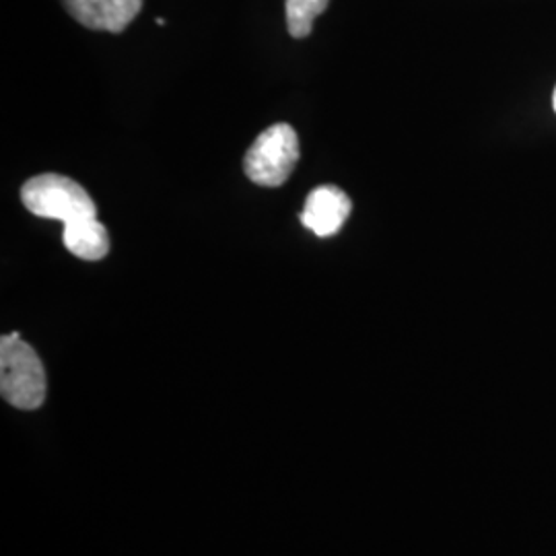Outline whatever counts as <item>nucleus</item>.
Listing matches in <instances>:
<instances>
[{
  "label": "nucleus",
  "instance_id": "obj_1",
  "mask_svg": "<svg viewBox=\"0 0 556 556\" xmlns=\"http://www.w3.org/2000/svg\"><path fill=\"white\" fill-rule=\"evenodd\" d=\"M0 392L21 410H36L46 400V371L38 353L17 332L0 340Z\"/></svg>",
  "mask_w": 556,
  "mask_h": 556
},
{
  "label": "nucleus",
  "instance_id": "obj_2",
  "mask_svg": "<svg viewBox=\"0 0 556 556\" xmlns=\"http://www.w3.org/2000/svg\"><path fill=\"white\" fill-rule=\"evenodd\" d=\"M21 200L31 215L60 220L64 225L98 217V206L87 190L75 179L59 174H41L27 179L21 188Z\"/></svg>",
  "mask_w": 556,
  "mask_h": 556
},
{
  "label": "nucleus",
  "instance_id": "obj_3",
  "mask_svg": "<svg viewBox=\"0 0 556 556\" xmlns=\"http://www.w3.org/2000/svg\"><path fill=\"white\" fill-rule=\"evenodd\" d=\"M299 161L298 132L289 124L266 128L243 157L245 176L262 188H278L291 178Z\"/></svg>",
  "mask_w": 556,
  "mask_h": 556
},
{
  "label": "nucleus",
  "instance_id": "obj_4",
  "mask_svg": "<svg viewBox=\"0 0 556 556\" xmlns=\"http://www.w3.org/2000/svg\"><path fill=\"white\" fill-rule=\"evenodd\" d=\"M351 211L353 202L338 186H318L305 199L299 219L318 238H332L344 227Z\"/></svg>",
  "mask_w": 556,
  "mask_h": 556
},
{
  "label": "nucleus",
  "instance_id": "obj_5",
  "mask_svg": "<svg viewBox=\"0 0 556 556\" xmlns=\"http://www.w3.org/2000/svg\"><path fill=\"white\" fill-rule=\"evenodd\" d=\"M64 9L83 27L122 34L142 9V0H62Z\"/></svg>",
  "mask_w": 556,
  "mask_h": 556
},
{
  "label": "nucleus",
  "instance_id": "obj_6",
  "mask_svg": "<svg viewBox=\"0 0 556 556\" xmlns=\"http://www.w3.org/2000/svg\"><path fill=\"white\" fill-rule=\"evenodd\" d=\"M62 241L64 248L80 260L105 258L110 252V236L103 223L96 219L77 220V223H66L62 231Z\"/></svg>",
  "mask_w": 556,
  "mask_h": 556
},
{
  "label": "nucleus",
  "instance_id": "obj_7",
  "mask_svg": "<svg viewBox=\"0 0 556 556\" xmlns=\"http://www.w3.org/2000/svg\"><path fill=\"white\" fill-rule=\"evenodd\" d=\"M330 0H287L285 15H287V31L295 38L303 40L312 34L314 21L328 9Z\"/></svg>",
  "mask_w": 556,
  "mask_h": 556
},
{
  "label": "nucleus",
  "instance_id": "obj_8",
  "mask_svg": "<svg viewBox=\"0 0 556 556\" xmlns=\"http://www.w3.org/2000/svg\"><path fill=\"white\" fill-rule=\"evenodd\" d=\"M553 105H555V112H556V89H555V96H553Z\"/></svg>",
  "mask_w": 556,
  "mask_h": 556
}]
</instances>
